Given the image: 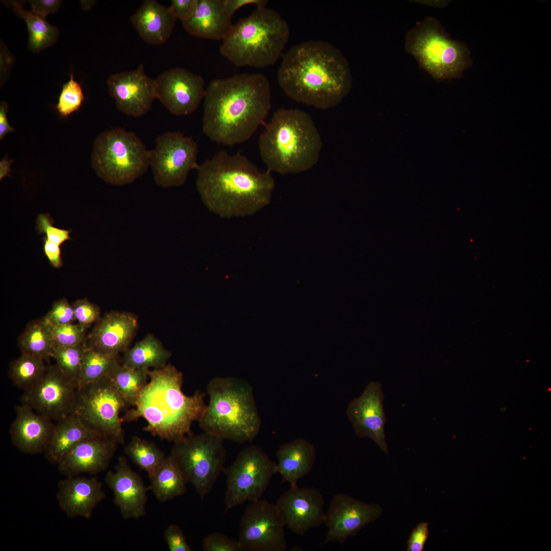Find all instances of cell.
Masks as SVG:
<instances>
[{
	"label": "cell",
	"mask_w": 551,
	"mask_h": 551,
	"mask_svg": "<svg viewBox=\"0 0 551 551\" xmlns=\"http://www.w3.org/2000/svg\"><path fill=\"white\" fill-rule=\"evenodd\" d=\"M42 239L43 252L50 264L56 268L61 267L63 262L60 245L48 240L45 236L43 237Z\"/></svg>",
	"instance_id": "cell-49"
},
{
	"label": "cell",
	"mask_w": 551,
	"mask_h": 551,
	"mask_svg": "<svg viewBox=\"0 0 551 551\" xmlns=\"http://www.w3.org/2000/svg\"><path fill=\"white\" fill-rule=\"evenodd\" d=\"M429 535L427 521L419 523L411 532L407 540V551H423Z\"/></svg>",
	"instance_id": "cell-46"
},
{
	"label": "cell",
	"mask_w": 551,
	"mask_h": 551,
	"mask_svg": "<svg viewBox=\"0 0 551 551\" xmlns=\"http://www.w3.org/2000/svg\"><path fill=\"white\" fill-rule=\"evenodd\" d=\"M197 3V0H172L169 7L175 17L182 22L192 16Z\"/></svg>",
	"instance_id": "cell-47"
},
{
	"label": "cell",
	"mask_w": 551,
	"mask_h": 551,
	"mask_svg": "<svg viewBox=\"0 0 551 551\" xmlns=\"http://www.w3.org/2000/svg\"><path fill=\"white\" fill-rule=\"evenodd\" d=\"M105 497L102 483L96 477H66L58 485V505L70 518H89Z\"/></svg>",
	"instance_id": "cell-24"
},
{
	"label": "cell",
	"mask_w": 551,
	"mask_h": 551,
	"mask_svg": "<svg viewBox=\"0 0 551 551\" xmlns=\"http://www.w3.org/2000/svg\"><path fill=\"white\" fill-rule=\"evenodd\" d=\"M148 376L149 381L123 419L130 422L143 418L147 422L144 431L173 443L191 435L193 423L199 421L206 409V393L197 390L186 395L183 374L170 364L149 370Z\"/></svg>",
	"instance_id": "cell-4"
},
{
	"label": "cell",
	"mask_w": 551,
	"mask_h": 551,
	"mask_svg": "<svg viewBox=\"0 0 551 551\" xmlns=\"http://www.w3.org/2000/svg\"><path fill=\"white\" fill-rule=\"evenodd\" d=\"M148 371V369L133 368L119 363L109 377L129 405L134 406L139 393L147 383Z\"/></svg>",
	"instance_id": "cell-34"
},
{
	"label": "cell",
	"mask_w": 551,
	"mask_h": 551,
	"mask_svg": "<svg viewBox=\"0 0 551 551\" xmlns=\"http://www.w3.org/2000/svg\"><path fill=\"white\" fill-rule=\"evenodd\" d=\"M223 441L204 432L186 436L171 448L170 455L202 499L211 492L225 468Z\"/></svg>",
	"instance_id": "cell-10"
},
{
	"label": "cell",
	"mask_w": 551,
	"mask_h": 551,
	"mask_svg": "<svg viewBox=\"0 0 551 551\" xmlns=\"http://www.w3.org/2000/svg\"><path fill=\"white\" fill-rule=\"evenodd\" d=\"M149 480L148 489L160 502L168 501L187 492L188 483L170 455Z\"/></svg>",
	"instance_id": "cell-30"
},
{
	"label": "cell",
	"mask_w": 551,
	"mask_h": 551,
	"mask_svg": "<svg viewBox=\"0 0 551 551\" xmlns=\"http://www.w3.org/2000/svg\"><path fill=\"white\" fill-rule=\"evenodd\" d=\"M277 80L292 99L322 110L339 105L352 85L347 59L339 49L323 40L292 46L283 56Z\"/></svg>",
	"instance_id": "cell-2"
},
{
	"label": "cell",
	"mask_w": 551,
	"mask_h": 551,
	"mask_svg": "<svg viewBox=\"0 0 551 551\" xmlns=\"http://www.w3.org/2000/svg\"><path fill=\"white\" fill-rule=\"evenodd\" d=\"M15 13L26 22L29 34L28 45L31 50L37 52L55 42L57 39L58 29L48 23L45 19L25 10L19 1H11Z\"/></svg>",
	"instance_id": "cell-33"
},
{
	"label": "cell",
	"mask_w": 551,
	"mask_h": 551,
	"mask_svg": "<svg viewBox=\"0 0 551 551\" xmlns=\"http://www.w3.org/2000/svg\"><path fill=\"white\" fill-rule=\"evenodd\" d=\"M43 318L48 324L56 325L71 323L76 320L72 305L65 298L55 302Z\"/></svg>",
	"instance_id": "cell-43"
},
{
	"label": "cell",
	"mask_w": 551,
	"mask_h": 551,
	"mask_svg": "<svg viewBox=\"0 0 551 551\" xmlns=\"http://www.w3.org/2000/svg\"><path fill=\"white\" fill-rule=\"evenodd\" d=\"M105 480L124 519H138L145 515L148 487L145 486L141 477L132 469L124 456L119 457L114 470L108 471Z\"/></svg>",
	"instance_id": "cell-21"
},
{
	"label": "cell",
	"mask_w": 551,
	"mask_h": 551,
	"mask_svg": "<svg viewBox=\"0 0 551 551\" xmlns=\"http://www.w3.org/2000/svg\"><path fill=\"white\" fill-rule=\"evenodd\" d=\"M117 444L102 435L83 440L63 457L57 465L58 470L66 477L97 474L108 468Z\"/></svg>",
	"instance_id": "cell-22"
},
{
	"label": "cell",
	"mask_w": 551,
	"mask_h": 551,
	"mask_svg": "<svg viewBox=\"0 0 551 551\" xmlns=\"http://www.w3.org/2000/svg\"><path fill=\"white\" fill-rule=\"evenodd\" d=\"M77 390L56 364L49 365L41 380L23 391L21 402L57 422L71 413Z\"/></svg>",
	"instance_id": "cell-15"
},
{
	"label": "cell",
	"mask_w": 551,
	"mask_h": 551,
	"mask_svg": "<svg viewBox=\"0 0 551 551\" xmlns=\"http://www.w3.org/2000/svg\"><path fill=\"white\" fill-rule=\"evenodd\" d=\"M118 364L117 356L103 353L87 345L82 358L78 388L109 375Z\"/></svg>",
	"instance_id": "cell-37"
},
{
	"label": "cell",
	"mask_w": 551,
	"mask_h": 551,
	"mask_svg": "<svg viewBox=\"0 0 551 551\" xmlns=\"http://www.w3.org/2000/svg\"><path fill=\"white\" fill-rule=\"evenodd\" d=\"M405 49L437 80L460 77L472 64L465 45L450 39L432 17L417 22L408 32Z\"/></svg>",
	"instance_id": "cell-8"
},
{
	"label": "cell",
	"mask_w": 551,
	"mask_h": 551,
	"mask_svg": "<svg viewBox=\"0 0 551 551\" xmlns=\"http://www.w3.org/2000/svg\"><path fill=\"white\" fill-rule=\"evenodd\" d=\"M202 548L204 551H242L238 540H233L221 533H213L203 540Z\"/></svg>",
	"instance_id": "cell-44"
},
{
	"label": "cell",
	"mask_w": 551,
	"mask_h": 551,
	"mask_svg": "<svg viewBox=\"0 0 551 551\" xmlns=\"http://www.w3.org/2000/svg\"><path fill=\"white\" fill-rule=\"evenodd\" d=\"M12 161L7 158H3L0 161V179L2 180L9 174L11 171Z\"/></svg>",
	"instance_id": "cell-52"
},
{
	"label": "cell",
	"mask_w": 551,
	"mask_h": 551,
	"mask_svg": "<svg viewBox=\"0 0 551 551\" xmlns=\"http://www.w3.org/2000/svg\"><path fill=\"white\" fill-rule=\"evenodd\" d=\"M18 345L21 354L43 360L51 357L54 344L49 327L43 318L27 324L18 338Z\"/></svg>",
	"instance_id": "cell-32"
},
{
	"label": "cell",
	"mask_w": 551,
	"mask_h": 551,
	"mask_svg": "<svg viewBox=\"0 0 551 551\" xmlns=\"http://www.w3.org/2000/svg\"><path fill=\"white\" fill-rule=\"evenodd\" d=\"M225 9L231 16L240 8L248 5H255L257 8L266 7L268 1L266 0H223Z\"/></svg>",
	"instance_id": "cell-50"
},
{
	"label": "cell",
	"mask_w": 551,
	"mask_h": 551,
	"mask_svg": "<svg viewBox=\"0 0 551 551\" xmlns=\"http://www.w3.org/2000/svg\"><path fill=\"white\" fill-rule=\"evenodd\" d=\"M56 422L44 451L46 460L52 464L57 465L69 450L83 440L101 435L89 429L72 413Z\"/></svg>",
	"instance_id": "cell-29"
},
{
	"label": "cell",
	"mask_w": 551,
	"mask_h": 551,
	"mask_svg": "<svg viewBox=\"0 0 551 551\" xmlns=\"http://www.w3.org/2000/svg\"><path fill=\"white\" fill-rule=\"evenodd\" d=\"M127 456L152 478L166 458L163 451L154 443L138 436L132 437L124 447Z\"/></svg>",
	"instance_id": "cell-36"
},
{
	"label": "cell",
	"mask_w": 551,
	"mask_h": 551,
	"mask_svg": "<svg viewBox=\"0 0 551 551\" xmlns=\"http://www.w3.org/2000/svg\"><path fill=\"white\" fill-rule=\"evenodd\" d=\"M223 0H197L192 16L182 22L190 35L205 39L223 40L232 26Z\"/></svg>",
	"instance_id": "cell-26"
},
{
	"label": "cell",
	"mask_w": 551,
	"mask_h": 551,
	"mask_svg": "<svg viewBox=\"0 0 551 551\" xmlns=\"http://www.w3.org/2000/svg\"><path fill=\"white\" fill-rule=\"evenodd\" d=\"M209 403L198 423L204 432L235 442H252L260 430L261 419L254 389L236 377H216L209 381Z\"/></svg>",
	"instance_id": "cell-6"
},
{
	"label": "cell",
	"mask_w": 551,
	"mask_h": 551,
	"mask_svg": "<svg viewBox=\"0 0 551 551\" xmlns=\"http://www.w3.org/2000/svg\"><path fill=\"white\" fill-rule=\"evenodd\" d=\"M322 148L312 117L298 109L276 111L259 139L260 155L267 170L282 174L309 170L318 162Z\"/></svg>",
	"instance_id": "cell-5"
},
{
	"label": "cell",
	"mask_w": 551,
	"mask_h": 551,
	"mask_svg": "<svg viewBox=\"0 0 551 551\" xmlns=\"http://www.w3.org/2000/svg\"><path fill=\"white\" fill-rule=\"evenodd\" d=\"M382 513L377 504H368L343 493L335 494L325 513L323 523L327 530L324 542L344 544Z\"/></svg>",
	"instance_id": "cell-16"
},
{
	"label": "cell",
	"mask_w": 551,
	"mask_h": 551,
	"mask_svg": "<svg viewBox=\"0 0 551 551\" xmlns=\"http://www.w3.org/2000/svg\"><path fill=\"white\" fill-rule=\"evenodd\" d=\"M29 2L31 12L43 19L48 14L56 12L61 3L59 0H32Z\"/></svg>",
	"instance_id": "cell-48"
},
{
	"label": "cell",
	"mask_w": 551,
	"mask_h": 551,
	"mask_svg": "<svg viewBox=\"0 0 551 551\" xmlns=\"http://www.w3.org/2000/svg\"><path fill=\"white\" fill-rule=\"evenodd\" d=\"M177 19L169 7L155 0H146L130 20L142 40L153 45H160L170 38Z\"/></svg>",
	"instance_id": "cell-27"
},
{
	"label": "cell",
	"mask_w": 551,
	"mask_h": 551,
	"mask_svg": "<svg viewBox=\"0 0 551 551\" xmlns=\"http://www.w3.org/2000/svg\"><path fill=\"white\" fill-rule=\"evenodd\" d=\"M285 527L276 504L259 499L246 507L238 540L242 551H284L287 546Z\"/></svg>",
	"instance_id": "cell-14"
},
{
	"label": "cell",
	"mask_w": 551,
	"mask_h": 551,
	"mask_svg": "<svg viewBox=\"0 0 551 551\" xmlns=\"http://www.w3.org/2000/svg\"><path fill=\"white\" fill-rule=\"evenodd\" d=\"M202 130L212 142L233 146L249 139L271 109V88L263 74L240 73L212 80L204 97Z\"/></svg>",
	"instance_id": "cell-1"
},
{
	"label": "cell",
	"mask_w": 551,
	"mask_h": 551,
	"mask_svg": "<svg viewBox=\"0 0 551 551\" xmlns=\"http://www.w3.org/2000/svg\"><path fill=\"white\" fill-rule=\"evenodd\" d=\"M48 324L52 333L54 345L72 346L87 343V337L85 335L86 329L79 323L77 324H72V323L60 325Z\"/></svg>",
	"instance_id": "cell-40"
},
{
	"label": "cell",
	"mask_w": 551,
	"mask_h": 551,
	"mask_svg": "<svg viewBox=\"0 0 551 551\" xmlns=\"http://www.w3.org/2000/svg\"><path fill=\"white\" fill-rule=\"evenodd\" d=\"M170 356L156 337L148 334L123 353L122 364L136 368H159L166 365Z\"/></svg>",
	"instance_id": "cell-31"
},
{
	"label": "cell",
	"mask_w": 551,
	"mask_h": 551,
	"mask_svg": "<svg viewBox=\"0 0 551 551\" xmlns=\"http://www.w3.org/2000/svg\"><path fill=\"white\" fill-rule=\"evenodd\" d=\"M384 396L381 384L371 382L362 394L348 404L346 414L354 432L360 438H369L386 454L388 449L384 427L386 418L384 410Z\"/></svg>",
	"instance_id": "cell-20"
},
{
	"label": "cell",
	"mask_w": 551,
	"mask_h": 551,
	"mask_svg": "<svg viewBox=\"0 0 551 551\" xmlns=\"http://www.w3.org/2000/svg\"><path fill=\"white\" fill-rule=\"evenodd\" d=\"M47 366L44 360L35 356L21 354L12 360L8 374L13 384L26 391L37 384L43 376Z\"/></svg>",
	"instance_id": "cell-35"
},
{
	"label": "cell",
	"mask_w": 551,
	"mask_h": 551,
	"mask_svg": "<svg viewBox=\"0 0 551 551\" xmlns=\"http://www.w3.org/2000/svg\"><path fill=\"white\" fill-rule=\"evenodd\" d=\"M197 153L195 140L180 132H167L158 136L149 157L155 182L164 188L183 185L190 171L199 167Z\"/></svg>",
	"instance_id": "cell-13"
},
{
	"label": "cell",
	"mask_w": 551,
	"mask_h": 551,
	"mask_svg": "<svg viewBox=\"0 0 551 551\" xmlns=\"http://www.w3.org/2000/svg\"><path fill=\"white\" fill-rule=\"evenodd\" d=\"M197 171L196 188L203 203L220 217L252 215L270 202L275 187L271 172L261 171L240 152H219Z\"/></svg>",
	"instance_id": "cell-3"
},
{
	"label": "cell",
	"mask_w": 551,
	"mask_h": 551,
	"mask_svg": "<svg viewBox=\"0 0 551 551\" xmlns=\"http://www.w3.org/2000/svg\"><path fill=\"white\" fill-rule=\"evenodd\" d=\"M87 343L72 346L54 345L51 357L56 365L71 382L78 388L81 377L82 360Z\"/></svg>",
	"instance_id": "cell-38"
},
{
	"label": "cell",
	"mask_w": 551,
	"mask_h": 551,
	"mask_svg": "<svg viewBox=\"0 0 551 551\" xmlns=\"http://www.w3.org/2000/svg\"><path fill=\"white\" fill-rule=\"evenodd\" d=\"M155 81L156 98L174 115L194 112L206 94L204 78L184 68H170L160 74Z\"/></svg>",
	"instance_id": "cell-17"
},
{
	"label": "cell",
	"mask_w": 551,
	"mask_h": 551,
	"mask_svg": "<svg viewBox=\"0 0 551 551\" xmlns=\"http://www.w3.org/2000/svg\"><path fill=\"white\" fill-rule=\"evenodd\" d=\"M276 504L285 526L293 534L304 535L310 529L323 523L324 496L315 488L290 486Z\"/></svg>",
	"instance_id": "cell-18"
},
{
	"label": "cell",
	"mask_w": 551,
	"mask_h": 551,
	"mask_svg": "<svg viewBox=\"0 0 551 551\" xmlns=\"http://www.w3.org/2000/svg\"><path fill=\"white\" fill-rule=\"evenodd\" d=\"M223 472L227 478L224 497V513H227L244 503L260 499L278 471L276 462L260 447L252 445L242 449Z\"/></svg>",
	"instance_id": "cell-12"
},
{
	"label": "cell",
	"mask_w": 551,
	"mask_h": 551,
	"mask_svg": "<svg viewBox=\"0 0 551 551\" xmlns=\"http://www.w3.org/2000/svg\"><path fill=\"white\" fill-rule=\"evenodd\" d=\"M277 471L282 482L294 486L312 470L316 449L306 439H296L282 444L276 452Z\"/></svg>",
	"instance_id": "cell-28"
},
{
	"label": "cell",
	"mask_w": 551,
	"mask_h": 551,
	"mask_svg": "<svg viewBox=\"0 0 551 551\" xmlns=\"http://www.w3.org/2000/svg\"><path fill=\"white\" fill-rule=\"evenodd\" d=\"M164 537L170 551H191L192 550L187 542L184 533L176 524L168 525L164 531Z\"/></svg>",
	"instance_id": "cell-45"
},
{
	"label": "cell",
	"mask_w": 551,
	"mask_h": 551,
	"mask_svg": "<svg viewBox=\"0 0 551 551\" xmlns=\"http://www.w3.org/2000/svg\"><path fill=\"white\" fill-rule=\"evenodd\" d=\"M36 230L39 234H45L46 238L60 245L65 241L71 240L69 233L71 230H67L53 226L54 219L48 214H40L36 218Z\"/></svg>",
	"instance_id": "cell-41"
},
{
	"label": "cell",
	"mask_w": 551,
	"mask_h": 551,
	"mask_svg": "<svg viewBox=\"0 0 551 551\" xmlns=\"http://www.w3.org/2000/svg\"><path fill=\"white\" fill-rule=\"evenodd\" d=\"M289 35L288 23L278 12L257 8L233 24L220 53L235 66L265 68L276 63Z\"/></svg>",
	"instance_id": "cell-7"
},
{
	"label": "cell",
	"mask_w": 551,
	"mask_h": 551,
	"mask_svg": "<svg viewBox=\"0 0 551 551\" xmlns=\"http://www.w3.org/2000/svg\"><path fill=\"white\" fill-rule=\"evenodd\" d=\"M84 95L81 85L70 74L69 81L65 83L55 108L61 116L67 117L81 107Z\"/></svg>",
	"instance_id": "cell-39"
},
{
	"label": "cell",
	"mask_w": 551,
	"mask_h": 551,
	"mask_svg": "<svg viewBox=\"0 0 551 551\" xmlns=\"http://www.w3.org/2000/svg\"><path fill=\"white\" fill-rule=\"evenodd\" d=\"M15 412L10 429L13 444L25 454L44 452L53 432V421L22 404L15 407Z\"/></svg>",
	"instance_id": "cell-25"
},
{
	"label": "cell",
	"mask_w": 551,
	"mask_h": 551,
	"mask_svg": "<svg viewBox=\"0 0 551 551\" xmlns=\"http://www.w3.org/2000/svg\"><path fill=\"white\" fill-rule=\"evenodd\" d=\"M150 151L133 132L115 128L95 139L91 166L106 182L118 186L130 184L149 167Z\"/></svg>",
	"instance_id": "cell-9"
},
{
	"label": "cell",
	"mask_w": 551,
	"mask_h": 551,
	"mask_svg": "<svg viewBox=\"0 0 551 551\" xmlns=\"http://www.w3.org/2000/svg\"><path fill=\"white\" fill-rule=\"evenodd\" d=\"M8 105L5 102H2L0 104V139H3L8 133L14 131V129L9 123L7 113Z\"/></svg>",
	"instance_id": "cell-51"
},
{
	"label": "cell",
	"mask_w": 551,
	"mask_h": 551,
	"mask_svg": "<svg viewBox=\"0 0 551 551\" xmlns=\"http://www.w3.org/2000/svg\"><path fill=\"white\" fill-rule=\"evenodd\" d=\"M128 406L108 375L78 388L71 413L93 432L117 444H123L119 415Z\"/></svg>",
	"instance_id": "cell-11"
},
{
	"label": "cell",
	"mask_w": 551,
	"mask_h": 551,
	"mask_svg": "<svg viewBox=\"0 0 551 551\" xmlns=\"http://www.w3.org/2000/svg\"><path fill=\"white\" fill-rule=\"evenodd\" d=\"M72 306L76 320L86 330L101 318L99 307L87 298L76 300L72 304Z\"/></svg>",
	"instance_id": "cell-42"
},
{
	"label": "cell",
	"mask_w": 551,
	"mask_h": 551,
	"mask_svg": "<svg viewBox=\"0 0 551 551\" xmlns=\"http://www.w3.org/2000/svg\"><path fill=\"white\" fill-rule=\"evenodd\" d=\"M137 328L138 319L133 313L111 311L96 322L87 343L98 352L117 356L129 348Z\"/></svg>",
	"instance_id": "cell-23"
},
{
	"label": "cell",
	"mask_w": 551,
	"mask_h": 551,
	"mask_svg": "<svg viewBox=\"0 0 551 551\" xmlns=\"http://www.w3.org/2000/svg\"><path fill=\"white\" fill-rule=\"evenodd\" d=\"M107 84L118 110L129 116L144 115L156 98L155 79L146 74L142 64L134 70L111 75Z\"/></svg>",
	"instance_id": "cell-19"
}]
</instances>
